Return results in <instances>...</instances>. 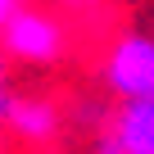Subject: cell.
I'll return each mask as SVG.
<instances>
[{
	"label": "cell",
	"instance_id": "1",
	"mask_svg": "<svg viewBox=\"0 0 154 154\" xmlns=\"http://www.w3.org/2000/svg\"><path fill=\"white\" fill-rule=\"evenodd\" d=\"M104 86L118 100H154V32H127L104 59Z\"/></svg>",
	"mask_w": 154,
	"mask_h": 154
},
{
	"label": "cell",
	"instance_id": "2",
	"mask_svg": "<svg viewBox=\"0 0 154 154\" xmlns=\"http://www.w3.org/2000/svg\"><path fill=\"white\" fill-rule=\"evenodd\" d=\"M0 50H5V59H14V63L41 68V63H54V59H59L63 32H59V23H54L50 14L18 5L5 23H0Z\"/></svg>",
	"mask_w": 154,
	"mask_h": 154
},
{
	"label": "cell",
	"instance_id": "3",
	"mask_svg": "<svg viewBox=\"0 0 154 154\" xmlns=\"http://www.w3.org/2000/svg\"><path fill=\"white\" fill-rule=\"evenodd\" d=\"M109 140L118 154H154V100H118L109 109Z\"/></svg>",
	"mask_w": 154,
	"mask_h": 154
},
{
	"label": "cell",
	"instance_id": "4",
	"mask_svg": "<svg viewBox=\"0 0 154 154\" xmlns=\"http://www.w3.org/2000/svg\"><path fill=\"white\" fill-rule=\"evenodd\" d=\"M14 109H18V100H14V91L5 86V50H0V122H9Z\"/></svg>",
	"mask_w": 154,
	"mask_h": 154
},
{
	"label": "cell",
	"instance_id": "5",
	"mask_svg": "<svg viewBox=\"0 0 154 154\" xmlns=\"http://www.w3.org/2000/svg\"><path fill=\"white\" fill-rule=\"evenodd\" d=\"M14 9H18V0H0V23H5V18H9Z\"/></svg>",
	"mask_w": 154,
	"mask_h": 154
}]
</instances>
